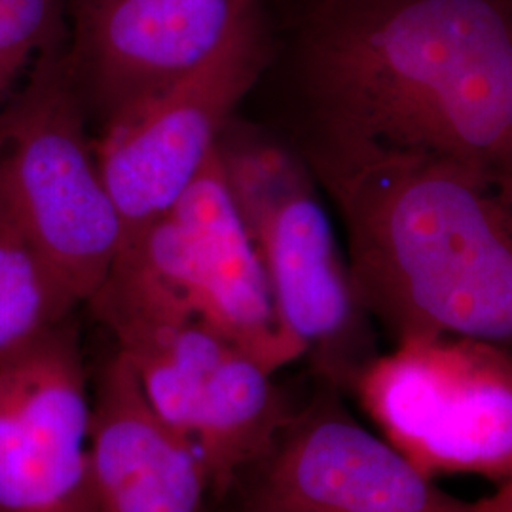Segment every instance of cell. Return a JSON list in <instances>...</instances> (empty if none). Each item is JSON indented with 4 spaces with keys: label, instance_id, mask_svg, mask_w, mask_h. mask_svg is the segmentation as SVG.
Masks as SVG:
<instances>
[{
    "label": "cell",
    "instance_id": "6da1fadb",
    "mask_svg": "<svg viewBox=\"0 0 512 512\" xmlns=\"http://www.w3.org/2000/svg\"><path fill=\"white\" fill-rule=\"evenodd\" d=\"M298 148L391 344L461 338L512 357V169L321 137Z\"/></svg>",
    "mask_w": 512,
    "mask_h": 512
},
{
    "label": "cell",
    "instance_id": "7a4b0ae2",
    "mask_svg": "<svg viewBox=\"0 0 512 512\" xmlns=\"http://www.w3.org/2000/svg\"><path fill=\"white\" fill-rule=\"evenodd\" d=\"M306 137L512 169V0H313Z\"/></svg>",
    "mask_w": 512,
    "mask_h": 512
},
{
    "label": "cell",
    "instance_id": "3957f363",
    "mask_svg": "<svg viewBox=\"0 0 512 512\" xmlns=\"http://www.w3.org/2000/svg\"><path fill=\"white\" fill-rule=\"evenodd\" d=\"M219 154L281 329L321 384L348 393L380 351L310 165L300 148L234 120L220 135Z\"/></svg>",
    "mask_w": 512,
    "mask_h": 512
},
{
    "label": "cell",
    "instance_id": "277c9868",
    "mask_svg": "<svg viewBox=\"0 0 512 512\" xmlns=\"http://www.w3.org/2000/svg\"><path fill=\"white\" fill-rule=\"evenodd\" d=\"M0 211L88 302L124 241V226L86 135L65 40L38 57L0 109Z\"/></svg>",
    "mask_w": 512,
    "mask_h": 512
},
{
    "label": "cell",
    "instance_id": "5b68a950",
    "mask_svg": "<svg viewBox=\"0 0 512 512\" xmlns=\"http://www.w3.org/2000/svg\"><path fill=\"white\" fill-rule=\"evenodd\" d=\"M95 294L198 319L275 374L304 359L279 325L219 147L177 202L122 243Z\"/></svg>",
    "mask_w": 512,
    "mask_h": 512
},
{
    "label": "cell",
    "instance_id": "8992f818",
    "mask_svg": "<svg viewBox=\"0 0 512 512\" xmlns=\"http://www.w3.org/2000/svg\"><path fill=\"white\" fill-rule=\"evenodd\" d=\"M86 304L154 410L200 452L211 495L228 494L268 456L296 410L275 372L198 319L101 294Z\"/></svg>",
    "mask_w": 512,
    "mask_h": 512
},
{
    "label": "cell",
    "instance_id": "52a82bcc",
    "mask_svg": "<svg viewBox=\"0 0 512 512\" xmlns=\"http://www.w3.org/2000/svg\"><path fill=\"white\" fill-rule=\"evenodd\" d=\"M380 435L433 478L512 480V357L461 338L391 344L349 391Z\"/></svg>",
    "mask_w": 512,
    "mask_h": 512
},
{
    "label": "cell",
    "instance_id": "ba28073f",
    "mask_svg": "<svg viewBox=\"0 0 512 512\" xmlns=\"http://www.w3.org/2000/svg\"><path fill=\"white\" fill-rule=\"evenodd\" d=\"M270 54V29L241 38L103 128L93 148L120 213L124 241L196 181L217 152L234 110L268 67Z\"/></svg>",
    "mask_w": 512,
    "mask_h": 512
},
{
    "label": "cell",
    "instance_id": "9c48e42d",
    "mask_svg": "<svg viewBox=\"0 0 512 512\" xmlns=\"http://www.w3.org/2000/svg\"><path fill=\"white\" fill-rule=\"evenodd\" d=\"M270 0H69L65 63L105 128L234 42L270 29Z\"/></svg>",
    "mask_w": 512,
    "mask_h": 512
},
{
    "label": "cell",
    "instance_id": "30bf717a",
    "mask_svg": "<svg viewBox=\"0 0 512 512\" xmlns=\"http://www.w3.org/2000/svg\"><path fill=\"white\" fill-rule=\"evenodd\" d=\"M321 384L296 410L258 469L251 499L298 512H509L512 482L475 501L444 492Z\"/></svg>",
    "mask_w": 512,
    "mask_h": 512
},
{
    "label": "cell",
    "instance_id": "8fae6325",
    "mask_svg": "<svg viewBox=\"0 0 512 512\" xmlns=\"http://www.w3.org/2000/svg\"><path fill=\"white\" fill-rule=\"evenodd\" d=\"M90 412L73 315L0 355V512H97Z\"/></svg>",
    "mask_w": 512,
    "mask_h": 512
},
{
    "label": "cell",
    "instance_id": "7c38bea8",
    "mask_svg": "<svg viewBox=\"0 0 512 512\" xmlns=\"http://www.w3.org/2000/svg\"><path fill=\"white\" fill-rule=\"evenodd\" d=\"M88 454L97 512H207L200 452L154 410L116 349L93 378Z\"/></svg>",
    "mask_w": 512,
    "mask_h": 512
},
{
    "label": "cell",
    "instance_id": "4fadbf2b",
    "mask_svg": "<svg viewBox=\"0 0 512 512\" xmlns=\"http://www.w3.org/2000/svg\"><path fill=\"white\" fill-rule=\"evenodd\" d=\"M78 304L73 289L0 211V355L65 321Z\"/></svg>",
    "mask_w": 512,
    "mask_h": 512
},
{
    "label": "cell",
    "instance_id": "5bb4252c",
    "mask_svg": "<svg viewBox=\"0 0 512 512\" xmlns=\"http://www.w3.org/2000/svg\"><path fill=\"white\" fill-rule=\"evenodd\" d=\"M69 0H0V109L40 55L67 37Z\"/></svg>",
    "mask_w": 512,
    "mask_h": 512
},
{
    "label": "cell",
    "instance_id": "9a60e30c",
    "mask_svg": "<svg viewBox=\"0 0 512 512\" xmlns=\"http://www.w3.org/2000/svg\"><path fill=\"white\" fill-rule=\"evenodd\" d=\"M234 512H298L287 507H279V505H272V503H264L258 499H249L241 509Z\"/></svg>",
    "mask_w": 512,
    "mask_h": 512
},
{
    "label": "cell",
    "instance_id": "2e32d148",
    "mask_svg": "<svg viewBox=\"0 0 512 512\" xmlns=\"http://www.w3.org/2000/svg\"><path fill=\"white\" fill-rule=\"evenodd\" d=\"M509 512H512V503H511V511H509Z\"/></svg>",
    "mask_w": 512,
    "mask_h": 512
}]
</instances>
